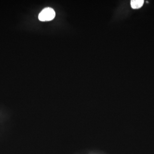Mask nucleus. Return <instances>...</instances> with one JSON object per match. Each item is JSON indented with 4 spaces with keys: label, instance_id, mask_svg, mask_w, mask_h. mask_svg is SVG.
I'll list each match as a JSON object with an SVG mask.
<instances>
[{
    "label": "nucleus",
    "instance_id": "obj_1",
    "mask_svg": "<svg viewBox=\"0 0 154 154\" xmlns=\"http://www.w3.org/2000/svg\"><path fill=\"white\" fill-rule=\"evenodd\" d=\"M55 10L50 7L44 9L38 15V19L43 22L49 21L53 20L55 16Z\"/></svg>",
    "mask_w": 154,
    "mask_h": 154
},
{
    "label": "nucleus",
    "instance_id": "obj_2",
    "mask_svg": "<svg viewBox=\"0 0 154 154\" xmlns=\"http://www.w3.org/2000/svg\"><path fill=\"white\" fill-rule=\"evenodd\" d=\"M144 3L143 0H132L131 1V5L134 9H137L141 7Z\"/></svg>",
    "mask_w": 154,
    "mask_h": 154
}]
</instances>
